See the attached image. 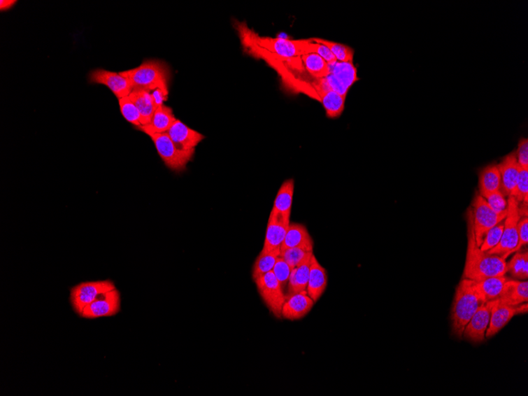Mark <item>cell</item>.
<instances>
[{
    "label": "cell",
    "instance_id": "6da1fadb",
    "mask_svg": "<svg viewBox=\"0 0 528 396\" xmlns=\"http://www.w3.org/2000/svg\"><path fill=\"white\" fill-rule=\"evenodd\" d=\"M467 225H469L467 227L469 246H467L464 278L479 282L489 278L505 276L508 272L506 260L499 255L483 252L478 246L471 208L467 211Z\"/></svg>",
    "mask_w": 528,
    "mask_h": 396
},
{
    "label": "cell",
    "instance_id": "7a4b0ae2",
    "mask_svg": "<svg viewBox=\"0 0 528 396\" xmlns=\"http://www.w3.org/2000/svg\"><path fill=\"white\" fill-rule=\"evenodd\" d=\"M241 40L252 44L282 59L301 58L303 55L314 53L315 43L308 40H289L281 38L261 36L248 28L245 24H238Z\"/></svg>",
    "mask_w": 528,
    "mask_h": 396
},
{
    "label": "cell",
    "instance_id": "3957f363",
    "mask_svg": "<svg viewBox=\"0 0 528 396\" xmlns=\"http://www.w3.org/2000/svg\"><path fill=\"white\" fill-rule=\"evenodd\" d=\"M476 289V282L464 278L457 286L452 309V330L459 338L477 310L485 304Z\"/></svg>",
    "mask_w": 528,
    "mask_h": 396
},
{
    "label": "cell",
    "instance_id": "277c9868",
    "mask_svg": "<svg viewBox=\"0 0 528 396\" xmlns=\"http://www.w3.org/2000/svg\"><path fill=\"white\" fill-rule=\"evenodd\" d=\"M129 79L133 89L138 88L153 91L160 89L169 92L171 71L168 65L161 60H145L138 68L120 72Z\"/></svg>",
    "mask_w": 528,
    "mask_h": 396
},
{
    "label": "cell",
    "instance_id": "5b68a950",
    "mask_svg": "<svg viewBox=\"0 0 528 396\" xmlns=\"http://www.w3.org/2000/svg\"><path fill=\"white\" fill-rule=\"evenodd\" d=\"M519 203L513 197L508 200V214L504 224L501 239L495 248L490 250L489 254L497 255L506 260L509 255L517 252L518 246V224L520 219Z\"/></svg>",
    "mask_w": 528,
    "mask_h": 396
},
{
    "label": "cell",
    "instance_id": "8992f818",
    "mask_svg": "<svg viewBox=\"0 0 528 396\" xmlns=\"http://www.w3.org/2000/svg\"><path fill=\"white\" fill-rule=\"evenodd\" d=\"M149 136L164 163L173 171H183L195 154L196 150H182L176 147L167 133L153 134Z\"/></svg>",
    "mask_w": 528,
    "mask_h": 396
},
{
    "label": "cell",
    "instance_id": "52a82bcc",
    "mask_svg": "<svg viewBox=\"0 0 528 396\" xmlns=\"http://www.w3.org/2000/svg\"><path fill=\"white\" fill-rule=\"evenodd\" d=\"M471 212L476 241L478 247L482 245L488 231L505 220L508 214V212L497 214L479 193L476 194L473 202Z\"/></svg>",
    "mask_w": 528,
    "mask_h": 396
},
{
    "label": "cell",
    "instance_id": "ba28073f",
    "mask_svg": "<svg viewBox=\"0 0 528 396\" xmlns=\"http://www.w3.org/2000/svg\"><path fill=\"white\" fill-rule=\"evenodd\" d=\"M259 293L263 298L266 306L276 318H282V310L287 296L283 288L273 271L264 274L254 280Z\"/></svg>",
    "mask_w": 528,
    "mask_h": 396
},
{
    "label": "cell",
    "instance_id": "9c48e42d",
    "mask_svg": "<svg viewBox=\"0 0 528 396\" xmlns=\"http://www.w3.org/2000/svg\"><path fill=\"white\" fill-rule=\"evenodd\" d=\"M114 289H116V286L110 280L80 283L71 290V303L73 309L80 316L83 309L100 295Z\"/></svg>",
    "mask_w": 528,
    "mask_h": 396
},
{
    "label": "cell",
    "instance_id": "30bf717a",
    "mask_svg": "<svg viewBox=\"0 0 528 396\" xmlns=\"http://www.w3.org/2000/svg\"><path fill=\"white\" fill-rule=\"evenodd\" d=\"M319 80L327 88L347 97L349 90L359 78L354 62H337L331 66L330 75Z\"/></svg>",
    "mask_w": 528,
    "mask_h": 396
},
{
    "label": "cell",
    "instance_id": "8fae6325",
    "mask_svg": "<svg viewBox=\"0 0 528 396\" xmlns=\"http://www.w3.org/2000/svg\"><path fill=\"white\" fill-rule=\"evenodd\" d=\"M120 295L116 288L100 295L83 309L80 316L85 319H98L115 316L120 312Z\"/></svg>",
    "mask_w": 528,
    "mask_h": 396
},
{
    "label": "cell",
    "instance_id": "7c38bea8",
    "mask_svg": "<svg viewBox=\"0 0 528 396\" xmlns=\"http://www.w3.org/2000/svg\"><path fill=\"white\" fill-rule=\"evenodd\" d=\"M89 81L92 84L104 85L112 91L118 100L129 97L133 90L129 79L121 76L120 73L105 69H99L91 71Z\"/></svg>",
    "mask_w": 528,
    "mask_h": 396
},
{
    "label": "cell",
    "instance_id": "4fadbf2b",
    "mask_svg": "<svg viewBox=\"0 0 528 396\" xmlns=\"http://www.w3.org/2000/svg\"><path fill=\"white\" fill-rule=\"evenodd\" d=\"M315 90L318 101L322 104L327 117L336 119L342 115L345 108V103L347 97L341 95L329 88H327L319 79L315 80L311 85Z\"/></svg>",
    "mask_w": 528,
    "mask_h": 396
},
{
    "label": "cell",
    "instance_id": "5bb4252c",
    "mask_svg": "<svg viewBox=\"0 0 528 396\" xmlns=\"http://www.w3.org/2000/svg\"><path fill=\"white\" fill-rule=\"evenodd\" d=\"M290 224V218L271 211L263 248L265 251L281 250Z\"/></svg>",
    "mask_w": 528,
    "mask_h": 396
},
{
    "label": "cell",
    "instance_id": "9a60e30c",
    "mask_svg": "<svg viewBox=\"0 0 528 396\" xmlns=\"http://www.w3.org/2000/svg\"><path fill=\"white\" fill-rule=\"evenodd\" d=\"M494 302L492 301L483 304L472 316L464 332L463 336L466 339L474 343H481L485 339Z\"/></svg>",
    "mask_w": 528,
    "mask_h": 396
},
{
    "label": "cell",
    "instance_id": "2e32d148",
    "mask_svg": "<svg viewBox=\"0 0 528 396\" xmlns=\"http://www.w3.org/2000/svg\"><path fill=\"white\" fill-rule=\"evenodd\" d=\"M176 147L182 150H196L199 143L204 139L203 134L187 127L183 122L177 119L167 132Z\"/></svg>",
    "mask_w": 528,
    "mask_h": 396
},
{
    "label": "cell",
    "instance_id": "e0dca14e",
    "mask_svg": "<svg viewBox=\"0 0 528 396\" xmlns=\"http://www.w3.org/2000/svg\"><path fill=\"white\" fill-rule=\"evenodd\" d=\"M314 304L306 291L288 295L283 304L282 318L290 320H300L311 312Z\"/></svg>",
    "mask_w": 528,
    "mask_h": 396
},
{
    "label": "cell",
    "instance_id": "ac0fdd59",
    "mask_svg": "<svg viewBox=\"0 0 528 396\" xmlns=\"http://www.w3.org/2000/svg\"><path fill=\"white\" fill-rule=\"evenodd\" d=\"M501 178V188L508 197H515L520 166L515 153L507 155L497 164Z\"/></svg>",
    "mask_w": 528,
    "mask_h": 396
},
{
    "label": "cell",
    "instance_id": "d6986e66",
    "mask_svg": "<svg viewBox=\"0 0 528 396\" xmlns=\"http://www.w3.org/2000/svg\"><path fill=\"white\" fill-rule=\"evenodd\" d=\"M327 285V275L325 268L319 263L317 257L312 255L311 273L306 288L307 294L313 302H317L323 295Z\"/></svg>",
    "mask_w": 528,
    "mask_h": 396
},
{
    "label": "cell",
    "instance_id": "ffe728a7",
    "mask_svg": "<svg viewBox=\"0 0 528 396\" xmlns=\"http://www.w3.org/2000/svg\"><path fill=\"white\" fill-rule=\"evenodd\" d=\"M177 120L171 107L165 105L156 108L152 119L147 125L138 127V129L147 134L148 136L153 134L167 133Z\"/></svg>",
    "mask_w": 528,
    "mask_h": 396
},
{
    "label": "cell",
    "instance_id": "44dd1931",
    "mask_svg": "<svg viewBox=\"0 0 528 396\" xmlns=\"http://www.w3.org/2000/svg\"><path fill=\"white\" fill-rule=\"evenodd\" d=\"M515 315H517L515 307L507 306L499 300H495L491 310L490 320L487 331L485 332V338L494 337L507 325Z\"/></svg>",
    "mask_w": 528,
    "mask_h": 396
},
{
    "label": "cell",
    "instance_id": "7402d4cb",
    "mask_svg": "<svg viewBox=\"0 0 528 396\" xmlns=\"http://www.w3.org/2000/svg\"><path fill=\"white\" fill-rule=\"evenodd\" d=\"M129 97L135 103L141 113V126L148 125L157 108L150 91L138 88L133 89Z\"/></svg>",
    "mask_w": 528,
    "mask_h": 396
},
{
    "label": "cell",
    "instance_id": "603a6c76",
    "mask_svg": "<svg viewBox=\"0 0 528 396\" xmlns=\"http://www.w3.org/2000/svg\"><path fill=\"white\" fill-rule=\"evenodd\" d=\"M297 247L313 248V241L305 225L292 223L289 225L281 250Z\"/></svg>",
    "mask_w": 528,
    "mask_h": 396
},
{
    "label": "cell",
    "instance_id": "cb8c5ba5",
    "mask_svg": "<svg viewBox=\"0 0 528 396\" xmlns=\"http://www.w3.org/2000/svg\"><path fill=\"white\" fill-rule=\"evenodd\" d=\"M501 178L499 166L491 164L485 167L479 174V194L483 197L501 190Z\"/></svg>",
    "mask_w": 528,
    "mask_h": 396
},
{
    "label": "cell",
    "instance_id": "d4e9b609",
    "mask_svg": "<svg viewBox=\"0 0 528 396\" xmlns=\"http://www.w3.org/2000/svg\"><path fill=\"white\" fill-rule=\"evenodd\" d=\"M508 280L506 276H499L475 282L478 293L487 303L499 299L505 291Z\"/></svg>",
    "mask_w": 528,
    "mask_h": 396
},
{
    "label": "cell",
    "instance_id": "484cf974",
    "mask_svg": "<svg viewBox=\"0 0 528 396\" xmlns=\"http://www.w3.org/2000/svg\"><path fill=\"white\" fill-rule=\"evenodd\" d=\"M500 302L509 306H518L528 301V282L513 281L509 279L503 295L499 298Z\"/></svg>",
    "mask_w": 528,
    "mask_h": 396
},
{
    "label": "cell",
    "instance_id": "4316f807",
    "mask_svg": "<svg viewBox=\"0 0 528 396\" xmlns=\"http://www.w3.org/2000/svg\"><path fill=\"white\" fill-rule=\"evenodd\" d=\"M294 192V181L290 179L283 183L278 192L272 211L290 218Z\"/></svg>",
    "mask_w": 528,
    "mask_h": 396
},
{
    "label": "cell",
    "instance_id": "83f0119b",
    "mask_svg": "<svg viewBox=\"0 0 528 396\" xmlns=\"http://www.w3.org/2000/svg\"><path fill=\"white\" fill-rule=\"evenodd\" d=\"M301 59L308 74L315 79L324 78L330 75L331 66L317 53L303 55Z\"/></svg>",
    "mask_w": 528,
    "mask_h": 396
},
{
    "label": "cell",
    "instance_id": "f1b7e54d",
    "mask_svg": "<svg viewBox=\"0 0 528 396\" xmlns=\"http://www.w3.org/2000/svg\"><path fill=\"white\" fill-rule=\"evenodd\" d=\"M280 249L272 250V251H265L262 250L253 266L252 278H257L269 273L274 268L277 259L280 255Z\"/></svg>",
    "mask_w": 528,
    "mask_h": 396
},
{
    "label": "cell",
    "instance_id": "f546056e",
    "mask_svg": "<svg viewBox=\"0 0 528 396\" xmlns=\"http://www.w3.org/2000/svg\"><path fill=\"white\" fill-rule=\"evenodd\" d=\"M308 40L315 42V43L324 45L327 48H329L334 56L336 58L337 62H354L355 50L348 45L336 43V42L318 38H313Z\"/></svg>",
    "mask_w": 528,
    "mask_h": 396
},
{
    "label": "cell",
    "instance_id": "4dcf8cb0",
    "mask_svg": "<svg viewBox=\"0 0 528 396\" xmlns=\"http://www.w3.org/2000/svg\"><path fill=\"white\" fill-rule=\"evenodd\" d=\"M313 255V248L306 247L287 248L281 250L280 252V257L292 269L300 265L307 258L312 257Z\"/></svg>",
    "mask_w": 528,
    "mask_h": 396
},
{
    "label": "cell",
    "instance_id": "1f68e13d",
    "mask_svg": "<svg viewBox=\"0 0 528 396\" xmlns=\"http://www.w3.org/2000/svg\"><path fill=\"white\" fill-rule=\"evenodd\" d=\"M508 271L511 272L513 277L521 280L528 278V253H517L513 258L507 264Z\"/></svg>",
    "mask_w": 528,
    "mask_h": 396
},
{
    "label": "cell",
    "instance_id": "d6a6232c",
    "mask_svg": "<svg viewBox=\"0 0 528 396\" xmlns=\"http://www.w3.org/2000/svg\"><path fill=\"white\" fill-rule=\"evenodd\" d=\"M119 101L120 112L122 113L124 118L129 121L133 125L138 127H141V117L138 109L135 103L131 101L129 96L123 97Z\"/></svg>",
    "mask_w": 528,
    "mask_h": 396
},
{
    "label": "cell",
    "instance_id": "836d02e7",
    "mask_svg": "<svg viewBox=\"0 0 528 396\" xmlns=\"http://www.w3.org/2000/svg\"><path fill=\"white\" fill-rule=\"evenodd\" d=\"M518 202L522 206H527L528 203V169L520 167L519 176L515 188V197Z\"/></svg>",
    "mask_w": 528,
    "mask_h": 396
},
{
    "label": "cell",
    "instance_id": "e575fe53",
    "mask_svg": "<svg viewBox=\"0 0 528 396\" xmlns=\"http://www.w3.org/2000/svg\"><path fill=\"white\" fill-rule=\"evenodd\" d=\"M504 230V224L497 225L496 227L488 231L485 234L480 249L483 252L487 253L490 250L493 249L499 245Z\"/></svg>",
    "mask_w": 528,
    "mask_h": 396
},
{
    "label": "cell",
    "instance_id": "d590c367",
    "mask_svg": "<svg viewBox=\"0 0 528 396\" xmlns=\"http://www.w3.org/2000/svg\"><path fill=\"white\" fill-rule=\"evenodd\" d=\"M311 258L308 257L296 267V281L299 292L306 291L309 273H311Z\"/></svg>",
    "mask_w": 528,
    "mask_h": 396
},
{
    "label": "cell",
    "instance_id": "8d00e7d4",
    "mask_svg": "<svg viewBox=\"0 0 528 396\" xmlns=\"http://www.w3.org/2000/svg\"><path fill=\"white\" fill-rule=\"evenodd\" d=\"M483 198L497 214H504V213L508 212V201L504 197L501 190L491 193Z\"/></svg>",
    "mask_w": 528,
    "mask_h": 396
},
{
    "label": "cell",
    "instance_id": "74e56055",
    "mask_svg": "<svg viewBox=\"0 0 528 396\" xmlns=\"http://www.w3.org/2000/svg\"><path fill=\"white\" fill-rule=\"evenodd\" d=\"M291 271H292V268L289 266L287 262L285 261L280 257V255H279V257L277 259L276 265L274 268H273L272 271L275 274V276L278 278L279 283H281L283 289L289 281Z\"/></svg>",
    "mask_w": 528,
    "mask_h": 396
},
{
    "label": "cell",
    "instance_id": "f35d334b",
    "mask_svg": "<svg viewBox=\"0 0 528 396\" xmlns=\"http://www.w3.org/2000/svg\"><path fill=\"white\" fill-rule=\"evenodd\" d=\"M517 160L519 166L521 168L528 169V140L527 139H521L518 144L517 150Z\"/></svg>",
    "mask_w": 528,
    "mask_h": 396
},
{
    "label": "cell",
    "instance_id": "ab89813d",
    "mask_svg": "<svg viewBox=\"0 0 528 396\" xmlns=\"http://www.w3.org/2000/svg\"><path fill=\"white\" fill-rule=\"evenodd\" d=\"M518 246L517 252L528 243V218L524 217L518 224Z\"/></svg>",
    "mask_w": 528,
    "mask_h": 396
},
{
    "label": "cell",
    "instance_id": "60d3db41",
    "mask_svg": "<svg viewBox=\"0 0 528 396\" xmlns=\"http://www.w3.org/2000/svg\"><path fill=\"white\" fill-rule=\"evenodd\" d=\"M315 43V42H313ZM314 53H317L321 58H323L331 66L337 63V59L330 51L329 48L324 45L315 43Z\"/></svg>",
    "mask_w": 528,
    "mask_h": 396
},
{
    "label": "cell",
    "instance_id": "b9f144b4",
    "mask_svg": "<svg viewBox=\"0 0 528 396\" xmlns=\"http://www.w3.org/2000/svg\"><path fill=\"white\" fill-rule=\"evenodd\" d=\"M17 3L16 0H1L0 1V10L1 11L10 9Z\"/></svg>",
    "mask_w": 528,
    "mask_h": 396
},
{
    "label": "cell",
    "instance_id": "7bdbcfd3",
    "mask_svg": "<svg viewBox=\"0 0 528 396\" xmlns=\"http://www.w3.org/2000/svg\"><path fill=\"white\" fill-rule=\"evenodd\" d=\"M515 311H517V314L527 313L528 311L527 304L523 303V304H519V306H515Z\"/></svg>",
    "mask_w": 528,
    "mask_h": 396
}]
</instances>
